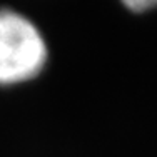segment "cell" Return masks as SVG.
Instances as JSON below:
<instances>
[{
	"label": "cell",
	"instance_id": "cell-1",
	"mask_svg": "<svg viewBox=\"0 0 157 157\" xmlns=\"http://www.w3.org/2000/svg\"><path fill=\"white\" fill-rule=\"evenodd\" d=\"M47 44L29 17L0 7V84H17L42 70Z\"/></svg>",
	"mask_w": 157,
	"mask_h": 157
},
{
	"label": "cell",
	"instance_id": "cell-2",
	"mask_svg": "<svg viewBox=\"0 0 157 157\" xmlns=\"http://www.w3.org/2000/svg\"><path fill=\"white\" fill-rule=\"evenodd\" d=\"M122 2H124L125 7H129V9H132V10H137V12L147 10V9H151V7L157 5V0H122Z\"/></svg>",
	"mask_w": 157,
	"mask_h": 157
}]
</instances>
